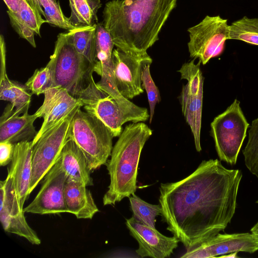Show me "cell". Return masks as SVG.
Here are the masks:
<instances>
[{"mask_svg":"<svg viewBox=\"0 0 258 258\" xmlns=\"http://www.w3.org/2000/svg\"><path fill=\"white\" fill-rule=\"evenodd\" d=\"M38 2L44 11L47 23L68 31L76 28L71 23L69 18L63 14L58 1L38 0Z\"/></svg>","mask_w":258,"mask_h":258,"instance_id":"30","label":"cell"},{"mask_svg":"<svg viewBox=\"0 0 258 258\" xmlns=\"http://www.w3.org/2000/svg\"><path fill=\"white\" fill-rule=\"evenodd\" d=\"M126 227L138 242L136 253L141 257H169L180 242L176 237H167L156 229L138 221L133 216L126 220Z\"/></svg>","mask_w":258,"mask_h":258,"instance_id":"14","label":"cell"},{"mask_svg":"<svg viewBox=\"0 0 258 258\" xmlns=\"http://www.w3.org/2000/svg\"><path fill=\"white\" fill-rule=\"evenodd\" d=\"M37 118L35 113L21 114L11 103L7 105L0 118V142L33 140L37 134L34 126Z\"/></svg>","mask_w":258,"mask_h":258,"instance_id":"17","label":"cell"},{"mask_svg":"<svg viewBox=\"0 0 258 258\" xmlns=\"http://www.w3.org/2000/svg\"><path fill=\"white\" fill-rule=\"evenodd\" d=\"M237 252H231L230 253H228L223 255L220 256L221 257H230V258H236L238 256H237Z\"/></svg>","mask_w":258,"mask_h":258,"instance_id":"37","label":"cell"},{"mask_svg":"<svg viewBox=\"0 0 258 258\" xmlns=\"http://www.w3.org/2000/svg\"><path fill=\"white\" fill-rule=\"evenodd\" d=\"M36 1H38V0H36Z\"/></svg>","mask_w":258,"mask_h":258,"instance_id":"39","label":"cell"},{"mask_svg":"<svg viewBox=\"0 0 258 258\" xmlns=\"http://www.w3.org/2000/svg\"><path fill=\"white\" fill-rule=\"evenodd\" d=\"M97 24L76 27L69 31L76 50L91 63L96 62L95 42Z\"/></svg>","mask_w":258,"mask_h":258,"instance_id":"25","label":"cell"},{"mask_svg":"<svg viewBox=\"0 0 258 258\" xmlns=\"http://www.w3.org/2000/svg\"><path fill=\"white\" fill-rule=\"evenodd\" d=\"M195 59L183 63L178 71L181 74V79L187 81L189 93L194 96L198 94L200 88L204 85V80L200 68L201 61L199 60L196 64Z\"/></svg>","mask_w":258,"mask_h":258,"instance_id":"31","label":"cell"},{"mask_svg":"<svg viewBox=\"0 0 258 258\" xmlns=\"http://www.w3.org/2000/svg\"><path fill=\"white\" fill-rule=\"evenodd\" d=\"M227 20L219 16H206L198 24L189 28V41L187 43L190 57L199 58L203 64L219 56L223 51L228 40Z\"/></svg>","mask_w":258,"mask_h":258,"instance_id":"9","label":"cell"},{"mask_svg":"<svg viewBox=\"0 0 258 258\" xmlns=\"http://www.w3.org/2000/svg\"><path fill=\"white\" fill-rule=\"evenodd\" d=\"M242 153L246 167L258 178V117L251 122L248 141Z\"/></svg>","mask_w":258,"mask_h":258,"instance_id":"29","label":"cell"},{"mask_svg":"<svg viewBox=\"0 0 258 258\" xmlns=\"http://www.w3.org/2000/svg\"><path fill=\"white\" fill-rule=\"evenodd\" d=\"M257 250L258 241L251 233H219L197 246L186 250L180 257L209 258L234 252L242 251L252 253Z\"/></svg>","mask_w":258,"mask_h":258,"instance_id":"13","label":"cell"},{"mask_svg":"<svg viewBox=\"0 0 258 258\" xmlns=\"http://www.w3.org/2000/svg\"><path fill=\"white\" fill-rule=\"evenodd\" d=\"M87 112L102 121L114 137L122 133V125L126 120L115 100L100 89L92 77L78 97Z\"/></svg>","mask_w":258,"mask_h":258,"instance_id":"12","label":"cell"},{"mask_svg":"<svg viewBox=\"0 0 258 258\" xmlns=\"http://www.w3.org/2000/svg\"><path fill=\"white\" fill-rule=\"evenodd\" d=\"M23 208L18 200L13 179L8 172L6 179L0 182V220L4 230L24 238L34 245L41 240L29 226Z\"/></svg>","mask_w":258,"mask_h":258,"instance_id":"10","label":"cell"},{"mask_svg":"<svg viewBox=\"0 0 258 258\" xmlns=\"http://www.w3.org/2000/svg\"></svg>","mask_w":258,"mask_h":258,"instance_id":"40","label":"cell"},{"mask_svg":"<svg viewBox=\"0 0 258 258\" xmlns=\"http://www.w3.org/2000/svg\"><path fill=\"white\" fill-rule=\"evenodd\" d=\"M7 14L39 36L41 25L47 22L42 18V15L44 16V13L36 0H22L17 12L8 10Z\"/></svg>","mask_w":258,"mask_h":258,"instance_id":"23","label":"cell"},{"mask_svg":"<svg viewBox=\"0 0 258 258\" xmlns=\"http://www.w3.org/2000/svg\"><path fill=\"white\" fill-rule=\"evenodd\" d=\"M32 141L20 142L15 145V151L8 173L13 179L18 200L22 208L29 196L31 179Z\"/></svg>","mask_w":258,"mask_h":258,"instance_id":"18","label":"cell"},{"mask_svg":"<svg viewBox=\"0 0 258 258\" xmlns=\"http://www.w3.org/2000/svg\"><path fill=\"white\" fill-rule=\"evenodd\" d=\"M8 7V10L16 13L18 10L22 0H3Z\"/></svg>","mask_w":258,"mask_h":258,"instance_id":"35","label":"cell"},{"mask_svg":"<svg viewBox=\"0 0 258 258\" xmlns=\"http://www.w3.org/2000/svg\"><path fill=\"white\" fill-rule=\"evenodd\" d=\"M15 144L10 142H0V165L5 166L12 161L15 151Z\"/></svg>","mask_w":258,"mask_h":258,"instance_id":"34","label":"cell"},{"mask_svg":"<svg viewBox=\"0 0 258 258\" xmlns=\"http://www.w3.org/2000/svg\"><path fill=\"white\" fill-rule=\"evenodd\" d=\"M114 46L111 35L102 22L97 24L96 32V62L94 72L100 76L97 83L98 87L111 96L122 111L127 122H144L149 119L148 109L131 102L118 91L114 80L113 48Z\"/></svg>","mask_w":258,"mask_h":258,"instance_id":"6","label":"cell"},{"mask_svg":"<svg viewBox=\"0 0 258 258\" xmlns=\"http://www.w3.org/2000/svg\"><path fill=\"white\" fill-rule=\"evenodd\" d=\"M129 200L133 216L139 222L155 228L156 217L161 214L160 205L149 204L135 194L129 197Z\"/></svg>","mask_w":258,"mask_h":258,"instance_id":"27","label":"cell"},{"mask_svg":"<svg viewBox=\"0 0 258 258\" xmlns=\"http://www.w3.org/2000/svg\"><path fill=\"white\" fill-rule=\"evenodd\" d=\"M81 107L76 108L62 120L45 132L33 145L29 195L59 158L69 140V130L73 116Z\"/></svg>","mask_w":258,"mask_h":258,"instance_id":"8","label":"cell"},{"mask_svg":"<svg viewBox=\"0 0 258 258\" xmlns=\"http://www.w3.org/2000/svg\"><path fill=\"white\" fill-rule=\"evenodd\" d=\"M43 94V103L34 113L38 118L42 117L43 121L32 140L33 146L45 132L62 120L76 108L83 106L79 99L61 87L50 88Z\"/></svg>","mask_w":258,"mask_h":258,"instance_id":"15","label":"cell"},{"mask_svg":"<svg viewBox=\"0 0 258 258\" xmlns=\"http://www.w3.org/2000/svg\"><path fill=\"white\" fill-rule=\"evenodd\" d=\"M67 176L60 158L44 177L41 188L33 200L23 208L24 213L39 215L67 213L64 187Z\"/></svg>","mask_w":258,"mask_h":258,"instance_id":"11","label":"cell"},{"mask_svg":"<svg viewBox=\"0 0 258 258\" xmlns=\"http://www.w3.org/2000/svg\"><path fill=\"white\" fill-rule=\"evenodd\" d=\"M242 177L240 170L210 159L179 181L161 183L162 221L186 250L224 231L230 223Z\"/></svg>","mask_w":258,"mask_h":258,"instance_id":"1","label":"cell"},{"mask_svg":"<svg viewBox=\"0 0 258 258\" xmlns=\"http://www.w3.org/2000/svg\"><path fill=\"white\" fill-rule=\"evenodd\" d=\"M60 158L67 178L81 182L86 186L93 184L87 159L73 141L69 139L67 142Z\"/></svg>","mask_w":258,"mask_h":258,"instance_id":"21","label":"cell"},{"mask_svg":"<svg viewBox=\"0 0 258 258\" xmlns=\"http://www.w3.org/2000/svg\"><path fill=\"white\" fill-rule=\"evenodd\" d=\"M152 133L146 123L138 122L126 125L119 136L107 164L110 184L103 198L104 206L114 205L136 192L141 153Z\"/></svg>","mask_w":258,"mask_h":258,"instance_id":"3","label":"cell"},{"mask_svg":"<svg viewBox=\"0 0 258 258\" xmlns=\"http://www.w3.org/2000/svg\"><path fill=\"white\" fill-rule=\"evenodd\" d=\"M10 23L13 29L20 37L26 40L33 47H36L34 35L35 33L31 29L20 24L11 16H9Z\"/></svg>","mask_w":258,"mask_h":258,"instance_id":"33","label":"cell"},{"mask_svg":"<svg viewBox=\"0 0 258 258\" xmlns=\"http://www.w3.org/2000/svg\"><path fill=\"white\" fill-rule=\"evenodd\" d=\"M256 203L258 204V201H257L256 202Z\"/></svg>","mask_w":258,"mask_h":258,"instance_id":"38","label":"cell"},{"mask_svg":"<svg viewBox=\"0 0 258 258\" xmlns=\"http://www.w3.org/2000/svg\"><path fill=\"white\" fill-rule=\"evenodd\" d=\"M152 59L148 54L142 61L141 64V81L143 88L145 89L150 108L149 122L151 123L156 104L161 101L159 90L151 77L150 67Z\"/></svg>","mask_w":258,"mask_h":258,"instance_id":"28","label":"cell"},{"mask_svg":"<svg viewBox=\"0 0 258 258\" xmlns=\"http://www.w3.org/2000/svg\"><path fill=\"white\" fill-rule=\"evenodd\" d=\"M203 98V86L197 95H192L187 84L183 86L179 97L183 114L194 136L195 147L198 152L202 150L200 136Z\"/></svg>","mask_w":258,"mask_h":258,"instance_id":"22","label":"cell"},{"mask_svg":"<svg viewBox=\"0 0 258 258\" xmlns=\"http://www.w3.org/2000/svg\"><path fill=\"white\" fill-rule=\"evenodd\" d=\"M0 99L10 102L21 114L28 112L32 93L19 83L9 79L6 70V48L5 39L0 36Z\"/></svg>","mask_w":258,"mask_h":258,"instance_id":"19","label":"cell"},{"mask_svg":"<svg viewBox=\"0 0 258 258\" xmlns=\"http://www.w3.org/2000/svg\"><path fill=\"white\" fill-rule=\"evenodd\" d=\"M111 131L98 118L79 108L71 122L69 139L73 141L84 154L92 171L105 164L111 156Z\"/></svg>","mask_w":258,"mask_h":258,"instance_id":"5","label":"cell"},{"mask_svg":"<svg viewBox=\"0 0 258 258\" xmlns=\"http://www.w3.org/2000/svg\"><path fill=\"white\" fill-rule=\"evenodd\" d=\"M228 39L241 40L258 45V18L244 16L229 26Z\"/></svg>","mask_w":258,"mask_h":258,"instance_id":"26","label":"cell"},{"mask_svg":"<svg viewBox=\"0 0 258 258\" xmlns=\"http://www.w3.org/2000/svg\"><path fill=\"white\" fill-rule=\"evenodd\" d=\"M53 85L52 72L47 65L40 69L36 70L25 84L26 87L32 94L38 96L44 94L48 89L53 87Z\"/></svg>","mask_w":258,"mask_h":258,"instance_id":"32","label":"cell"},{"mask_svg":"<svg viewBox=\"0 0 258 258\" xmlns=\"http://www.w3.org/2000/svg\"><path fill=\"white\" fill-rule=\"evenodd\" d=\"M249 126L237 99L214 118L211 123V135L221 160L231 165L236 164Z\"/></svg>","mask_w":258,"mask_h":258,"instance_id":"7","label":"cell"},{"mask_svg":"<svg viewBox=\"0 0 258 258\" xmlns=\"http://www.w3.org/2000/svg\"><path fill=\"white\" fill-rule=\"evenodd\" d=\"M133 55L116 48L113 50L114 76L117 89L127 99L144 92L142 85L141 64L148 55Z\"/></svg>","mask_w":258,"mask_h":258,"instance_id":"16","label":"cell"},{"mask_svg":"<svg viewBox=\"0 0 258 258\" xmlns=\"http://www.w3.org/2000/svg\"><path fill=\"white\" fill-rule=\"evenodd\" d=\"M71 10L69 18L75 27L97 24V12L102 4L100 0H69Z\"/></svg>","mask_w":258,"mask_h":258,"instance_id":"24","label":"cell"},{"mask_svg":"<svg viewBox=\"0 0 258 258\" xmlns=\"http://www.w3.org/2000/svg\"><path fill=\"white\" fill-rule=\"evenodd\" d=\"M64 194L67 213L77 218L91 219L99 212L91 191L83 183L67 178Z\"/></svg>","mask_w":258,"mask_h":258,"instance_id":"20","label":"cell"},{"mask_svg":"<svg viewBox=\"0 0 258 258\" xmlns=\"http://www.w3.org/2000/svg\"><path fill=\"white\" fill-rule=\"evenodd\" d=\"M177 0H111L103 11V25L114 46L136 56L159 40V34Z\"/></svg>","mask_w":258,"mask_h":258,"instance_id":"2","label":"cell"},{"mask_svg":"<svg viewBox=\"0 0 258 258\" xmlns=\"http://www.w3.org/2000/svg\"><path fill=\"white\" fill-rule=\"evenodd\" d=\"M53 77V87L65 89L75 98L89 84L94 64L75 49L70 31L58 35L53 54L47 64Z\"/></svg>","mask_w":258,"mask_h":258,"instance_id":"4","label":"cell"},{"mask_svg":"<svg viewBox=\"0 0 258 258\" xmlns=\"http://www.w3.org/2000/svg\"><path fill=\"white\" fill-rule=\"evenodd\" d=\"M250 231L258 241V222L251 228Z\"/></svg>","mask_w":258,"mask_h":258,"instance_id":"36","label":"cell"}]
</instances>
